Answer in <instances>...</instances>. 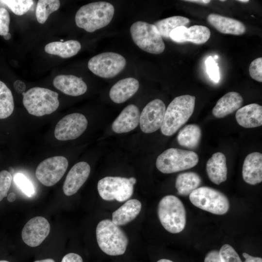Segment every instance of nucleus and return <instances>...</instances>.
<instances>
[{"label": "nucleus", "mask_w": 262, "mask_h": 262, "mask_svg": "<svg viewBox=\"0 0 262 262\" xmlns=\"http://www.w3.org/2000/svg\"><path fill=\"white\" fill-rule=\"evenodd\" d=\"M0 262H9V261L5 260H0Z\"/></svg>", "instance_id": "obj_49"}, {"label": "nucleus", "mask_w": 262, "mask_h": 262, "mask_svg": "<svg viewBox=\"0 0 262 262\" xmlns=\"http://www.w3.org/2000/svg\"><path fill=\"white\" fill-rule=\"evenodd\" d=\"M14 180L16 185L28 196H32L34 189L32 182L22 174H16Z\"/></svg>", "instance_id": "obj_34"}, {"label": "nucleus", "mask_w": 262, "mask_h": 262, "mask_svg": "<svg viewBox=\"0 0 262 262\" xmlns=\"http://www.w3.org/2000/svg\"><path fill=\"white\" fill-rule=\"evenodd\" d=\"M157 262H174L170 260L163 259L158 260Z\"/></svg>", "instance_id": "obj_47"}, {"label": "nucleus", "mask_w": 262, "mask_h": 262, "mask_svg": "<svg viewBox=\"0 0 262 262\" xmlns=\"http://www.w3.org/2000/svg\"><path fill=\"white\" fill-rule=\"evenodd\" d=\"M81 49V45L79 41L70 40L64 42H50L46 45L45 51L49 54L58 55L62 58H68L77 54Z\"/></svg>", "instance_id": "obj_26"}, {"label": "nucleus", "mask_w": 262, "mask_h": 262, "mask_svg": "<svg viewBox=\"0 0 262 262\" xmlns=\"http://www.w3.org/2000/svg\"><path fill=\"white\" fill-rule=\"evenodd\" d=\"M12 180V176L8 171L5 170L0 171V201L7 196Z\"/></svg>", "instance_id": "obj_35"}, {"label": "nucleus", "mask_w": 262, "mask_h": 262, "mask_svg": "<svg viewBox=\"0 0 262 262\" xmlns=\"http://www.w3.org/2000/svg\"><path fill=\"white\" fill-rule=\"evenodd\" d=\"M139 83L133 78H126L116 82L111 88L109 96L115 103L125 102L138 91Z\"/></svg>", "instance_id": "obj_21"}, {"label": "nucleus", "mask_w": 262, "mask_h": 262, "mask_svg": "<svg viewBox=\"0 0 262 262\" xmlns=\"http://www.w3.org/2000/svg\"><path fill=\"white\" fill-rule=\"evenodd\" d=\"M207 19L210 24L222 33L241 35L246 31L245 25L241 21L230 17L210 14Z\"/></svg>", "instance_id": "obj_20"}, {"label": "nucleus", "mask_w": 262, "mask_h": 262, "mask_svg": "<svg viewBox=\"0 0 262 262\" xmlns=\"http://www.w3.org/2000/svg\"><path fill=\"white\" fill-rule=\"evenodd\" d=\"M244 181L251 185H255L262 181V154L254 152L246 157L242 169Z\"/></svg>", "instance_id": "obj_19"}, {"label": "nucleus", "mask_w": 262, "mask_h": 262, "mask_svg": "<svg viewBox=\"0 0 262 262\" xmlns=\"http://www.w3.org/2000/svg\"><path fill=\"white\" fill-rule=\"evenodd\" d=\"M22 94L25 108L30 114L34 116L50 114L59 106L58 94L48 88L35 87Z\"/></svg>", "instance_id": "obj_5"}, {"label": "nucleus", "mask_w": 262, "mask_h": 262, "mask_svg": "<svg viewBox=\"0 0 262 262\" xmlns=\"http://www.w3.org/2000/svg\"><path fill=\"white\" fill-rule=\"evenodd\" d=\"M237 1L242 3H247L249 1V0H239Z\"/></svg>", "instance_id": "obj_48"}, {"label": "nucleus", "mask_w": 262, "mask_h": 262, "mask_svg": "<svg viewBox=\"0 0 262 262\" xmlns=\"http://www.w3.org/2000/svg\"><path fill=\"white\" fill-rule=\"evenodd\" d=\"M140 113L134 104L127 106L115 118L112 125L113 131L117 133L132 131L139 124Z\"/></svg>", "instance_id": "obj_17"}, {"label": "nucleus", "mask_w": 262, "mask_h": 262, "mask_svg": "<svg viewBox=\"0 0 262 262\" xmlns=\"http://www.w3.org/2000/svg\"><path fill=\"white\" fill-rule=\"evenodd\" d=\"M206 71L210 79L217 83L220 80L219 67L213 58L209 56L205 61Z\"/></svg>", "instance_id": "obj_36"}, {"label": "nucleus", "mask_w": 262, "mask_h": 262, "mask_svg": "<svg viewBox=\"0 0 262 262\" xmlns=\"http://www.w3.org/2000/svg\"><path fill=\"white\" fill-rule=\"evenodd\" d=\"M3 36L5 40H8L11 38V34L9 33H8L6 34L3 35Z\"/></svg>", "instance_id": "obj_46"}, {"label": "nucleus", "mask_w": 262, "mask_h": 262, "mask_svg": "<svg viewBox=\"0 0 262 262\" xmlns=\"http://www.w3.org/2000/svg\"><path fill=\"white\" fill-rule=\"evenodd\" d=\"M218 58V56H217V55H215V56H214V58L215 59H217Z\"/></svg>", "instance_id": "obj_50"}, {"label": "nucleus", "mask_w": 262, "mask_h": 262, "mask_svg": "<svg viewBox=\"0 0 262 262\" xmlns=\"http://www.w3.org/2000/svg\"><path fill=\"white\" fill-rule=\"evenodd\" d=\"M0 2L7 5L15 14L18 16L26 13L33 4L32 0H2Z\"/></svg>", "instance_id": "obj_32"}, {"label": "nucleus", "mask_w": 262, "mask_h": 262, "mask_svg": "<svg viewBox=\"0 0 262 262\" xmlns=\"http://www.w3.org/2000/svg\"><path fill=\"white\" fill-rule=\"evenodd\" d=\"M190 19L186 17L176 16L157 21L154 23L162 37L169 38L170 32L175 28L185 26L190 22Z\"/></svg>", "instance_id": "obj_29"}, {"label": "nucleus", "mask_w": 262, "mask_h": 262, "mask_svg": "<svg viewBox=\"0 0 262 262\" xmlns=\"http://www.w3.org/2000/svg\"><path fill=\"white\" fill-rule=\"evenodd\" d=\"M16 199V195L14 193H10L8 196L7 199L10 202H13Z\"/></svg>", "instance_id": "obj_44"}, {"label": "nucleus", "mask_w": 262, "mask_h": 262, "mask_svg": "<svg viewBox=\"0 0 262 262\" xmlns=\"http://www.w3.org/2000/svg\"><path fill=\"white\" fill-rule=\"evenodd\" d=\"M221 1H225V0H220Z\"/></svg>", "instance_id": "obj_51"}, {"label": "nucleus", "mask_w": 262, "mask_h": 262, "mask_svg": "<svg viewBox=\"0 0 262 262\" xmlns=\"http://www.w3.org/2000/svg\"><path fill=\"white\" fill-rule=\"evenodd\" d=\"M88 121L80 113L66 115L57 123L54 130L55 137L60 141L73 140L81 136L85 131Z\"/></svg>", "instance_id": "obj_12"}, {"label": "nucleus", "mask_w": 262, "mask_h": 262, "mask_svg": "<svg viewBox=\"0 0 262 262\" xmlns=\"http://www.w3.org/2000/svg\"><path fill=\"white\" fill-rule=\"evenodd\" d=\"M54 86L62 93L71 96H79L84 94L87 89L82 78L72 75H59L53 81Z\"/></svg>", "instance_id": "obj_18"}, {"label": "nucleus", "mask_w": 262, "mask_h": 262, "mask_svg": "<svg viewBox=\"0 0 262 262\" xmlns=\"http://www.w3.org/2000/svg\"><path fill=\"white\" fill-rule=\"evenodd\" d=\"M10 21L8 11L4 8H0V35L3 36L9 33Z\"/></svg>", "instance_id": "obj_38"}, {"label": "nucleus", "mask_w": 262, "mask_h": 262, "mask_svg": "<svg viewBox=\"0 0 262 262\" xmlns=\"http://www.w3.org/2000/svg\"><path fill=\"white\" fill-rule=\"evenodd\" d=\"M136 180L120 177H106L98 183V191L100 197L104 200H116L123 202L128 200L133 193V186Z\"/></svg>", "instance_id": "obj_9"}, {"label": "nucleus", "mask_w": 262, "mask_h": 262, "mask_svg": "<svg viewBox=\"0 0 262 262\" xmlns=\"http://www.w3.org/2000/svg\"><path fill=\"white\" fill-rule=\"evenodd\" d=\"M90 166L85 162H80L74 164L68 172L63 186L64 193L70 196L76 193L87 180Z\"/></svg>", "instance_id": "obj_16"}, {"label": "nucleus", "mask_w": 262, "mask_h": 262, "mask_svg": "<svg viewBox=\"0 0 262 262\" xmlns=\"http://www.w3.org/2000/svg\"><path fill=\"white\" fill-rule=\"evenodd\" d=\"M68 165L66 158L61 156L50 157L37 166L35 176L44 185L51 186L57 183L66 172Z\"/></svg>", "instance_id": "obj_11"}, {"label": "nucleus", "mask_w": 262, "mask_h": 262, "mask_svg": "<svg viewBox=\"0 0 262 262\" xmlns=\"http://www.w3.org/2000/svg\"><path fill=\"white\" fill-rule=\"evenodd\" d=\"M14 109L12 92L6 85L0 81V119L7 118Z\"/></svg>", "instance_id": "obj_30"}, {"label": "nucleus", "mask_w": 262, "mask_h": 262, "mask_svg": "<svg viewBox=\"0 0 262 262\" xmlns=\"http://www.w3.org/2000/svg\"><path fill=\"white\" fill-rule=\"evenodd\" d=\"M50 225L44 217L31 218L24 226L21 236L23 242L31 247L40 245L49 235Z\"/></svg>", "instance_id": "obj_14"}, {"label": "nucleus", "mask_w": 262, "mask_h": 262, "mask_svg": "<svg viewBox=\"0 0 262 262\" xmlns=\"http://www.w3.org/2000/svg\"><path fill=\"white\" fill-rule=\"evenodd\" d=\"M206 171L213 183L218 185L226 181L228 169L225 155L220 152L213 154L207 162Z\"/></svg>", "instance_id": "obj_24"}, {"label": "nucleus", "mask_w": 262, "mask_h": 262, "mask_svg": "<svg viewBox=\"0 0 262 262\" xmlns=\"http://www.w3.org/2000/svg\"><path fill=\"white\" fill-rule=\"evenodd\" d=\"M184 1L201 4H207L211 2V0H186Z\"/></svg>", "instance_id": "obj_43"}, {"label": "nucleus", "mask_w": 262, "mask_h": 262, "mask_svg": "<svg viewBox=\"0 0 262 262\" xmlns=\"http://www.w3.org/2000/svg\"><path fill=\"white\" fill-rule=\"evenodd\" d=\"M249 73L251 77L259 82H262V58L254 60L249 67Z\"/></svg>", "instance_id": "obj_37"}, {"label": "nucleus", "mask_w": 262, "mask_h": 262, "mask_svg": "<svg viewBox=\"0 0 262 262\" xmlns=\"http://www.w3.org/2000/svg\"><path fill=\"white\" fill-rule=\"evenodd\" d=\"M211 36L208 28L202 25H194L189 28L186 26L177 27L172 30L169 38L177 43L191 42L196 44L206 42Z\"/></svg>", "instance_id": "obj_15"}, {"label": "nucleus", "mask_w": 262, "mask_h": 262, "mask_svg": "<svg viewBox=\"0 0 262 262\" xmlns=\"http://www.w3.org/2000/svg\"><path fill=\"white\" fill-rule=\"evenodd\" d=\"M166 110L164 102L155 99L148 103L140 115L139 124L141 131L150 133L161 128Z\"/></svg>", "instance_id": "obj_13"}, {"label": "nucleus", "mask_w": 262, "mask_h": 262, "mask_svg": "<svg viewBox=\"0 0 262 262\" xmlns=\"http://www.w3.org/2000/svg\"><path fill=\"white\" fill-rule=\"evenodd\" d=\"M14 87L17 92L22 93L26 88V85L21 81L16 80L14 83Z\"/></svg>", "instance_id": "obj_41"}, {"label": "nucleus", "mask_w": 262, "mask_h": 262, "mask_svg": "<svg viewBox=\"0 0 262 262\" xmlns=\"http://www.w3.org/2000/svg\"><path fill=\"white\" fill-rule=\"evenodd\" d=\"M243 256L246 259L245 262H262L260 257L252 256L245 252L243 253Z\"/></svg>", "instance_id": "obj_42"}, {"label": "nucleus", "mask_w": 262, "mask_h": 262, "mask_svg": "<svg viewBox=\"0 0 262 262\" xmlns=\"http://www.w3.org/2000/svg\"><path fill=\"white\" fill-rule=\"evenodd\" d=\"M243 103L241 95L236 92H229L217 102L212 113L215 117L223 118L238 110Z\"/></svg>", "instance_id": "obj_23"}, {"label": "nucleus", "mask_w": 262, "mask_h": 262, "mask_svg": "<svg viewBox=\"0 0 262 262\" xmlns=\"http://www.w3.org/2000/svg\"><path fill=\"white\" fill-rule=\"evenodd\" d=\"M34 262H55L54 260L52 259H46L42 260L35 261Z\"/></svg>", "instance_id": "obj_45"}, {"label": "nucleus", "mask_w": 262, "mask_h": 262, "mask_svg": "<svg viewBox=\"0 0 262 262\" xmlns=\"http://www.w3.org/2000/svg\"><path fill=\"white\" fill-rule=\"evenodd\" d=\"M158 215L163 227L168 232L178 233L183 230L186 213L181 201L173 195H167L160 201Z\"/></svg>", "instance_id": "obj_4"}, {"label": "nucleus", "mask_w": 262, "mask_h": 262, "mask_svg": "<svg viewBox=\"0 0 262 262\" xmlns=\"http://www.w3.org/2000/svg\"><path fill=\"white\" fill-rule=\"evenodd\" d=\"M189 199L196 207L215 214H224L229 208V200L226 195L207 186L195 189L189 195Z\"/></svg>", "instance_id": "obj_8"}, {"label": "nucleus", "mask_w": 262, "mask_h": 262, "mask_svg": "<svg viewBox=\"0 0 262 262\" xmlns=\"http://www.w3.org/2000/svg\"><path fill=\"white\" fill-rule=\"evenodd\" d=\"M130 33L134 43L143 50L155 54L164 51V43L154 24L136 21L131 25Z\"/></svg>", "instance_id": "obj_7"}, {"label": "nucleus", "mask_w": 262, "mask_h": 262, "mask_svg": "<svg viewBox=\"0 0 262 262\" xmlns=\"http://www.w3.org/2000/svg\"><path fill=\"white\" fill-rule=\"evenodd\" d=\"M115 13L114 6L106 1H98L82 6L75 15L77 26L92 33L108 25Z\"/></svg>", "instance_id": "obj_1"}, {"label": "nucleus", "mask_w": 262, "mask_h": 262, "mask_svg": "<svg viewBox=\"0 0 262 262\" xmlns=\"http://www.w3.org/2000/svg\"><path fill=\"white\" fill-rule=\"evenodd\" d=\"M61 262H83L82 258L74 253H69L63 258Z\"/></svg>", "instance_id": "obj_40"}, {"label": "nucleus", "mask_w": 262, "mask_h": 262, "mask_svg": "<svg viewBox=\"0 0 262 262\" xmlns=\"http://www.w3.org/2000/svg\"><path fill=\"white\" fill-rule=\"evenodd\" d=\"M141 208V203L138 200H128L113 213L112 221L118 226L126 225L136 217Z\"/></svg>", "instance_id": "obj_25"}, {"label": "nucleus", "mask_w": 262, "mask_h": 262, "mask_svg": "<svg viewBox=\"0 0 262 262\" xmlns=\"http://www.w3.org/2000/svg\"><path fill=\"white\" fill-rule=\"evenodd\" d=\"M126 60L121 55L113 52L100 53L88 62L89 69L95 75L103 78H112L121 72Z\"/></svg>", "instance_id": "obj_10"}, {"label": "nucleus", "mask_w": 262, "mask_h": 262, "mask_svg": "<svg viewBox=\"0 0 262 262\" xmlns=\"http://www.w3.org/2000/svg\"><path fill=\"white\" fill-rule=\"evenodd\" d=\"M196 98L184 95L174 98L165 110L162 125V133L171 136L184 125L193 113Z\"/></svg>", "instance_id": "obj_2"}, {"label": "nucleus", "mask_w": 262, "mask_h": 262, "mask_svg": "<svg viewBox=\"0 0 262 262\" xmlns=\"http://www.w3.org/2000/svg\"><path fill=\"white\" fill-rule=\"evenodd\" d=\"M219 253L221 262H242L235 250L229 244L224 245Z\"/></svg>", "instance_id": "obj_33"}, {"label": "nucleus", "mask_w": 262, "mask_h": 262, "mask_svg": "<svg viewBox=\"0 0 262 262\" xmlns=\"http://www.w3.org/2000/svg\"><path fill=\"white\" fill-rule=\"evenodd\" d=\"M60 6L58 0H39L37 3L35 16L37 21L44 23L49 15L57 11Z\"/></svg>", "instance_id": "obj_31"}, {"label": "nucleus", "mask_w": 262, "mask_h": 262, "mask_svg": "<svg viewBox=\"0 0 262 262\" xmlns=\"http://www.w3.org/2000/svg\"><path fill=\"white\" fill-rule=\"evenodd\" d=\"M96 231L98 245L103 252L110 256L121 255L125 253L128 238L124 231L111 220L100 221Z\"/></svg>", "instance_id": "obj_3"}, {"label": "nucleus", "mask_w": 262, "mask_h": 262, "mask_svg": "<svg viewBox=\"0 0 262 262\" xmlns=\"http://www.w3.org/2000/svg\"><path fill=\"white\" fill-rule=\"evenodd\" d=\"M204 262H221L219 251L213 250L209 251L205 256Z\"/></svg>", "instance_id": "obj_39"}, {"label": "nucleus", "mask_w": 262, "mask_h": 262, "mask_svg": "<svg viewBox=\"0 0 262 262\" xmlns=\"http://www.w3.org/2000/svg\"><path fill=\"white\" fill-rule=\"evenodd\" d=\"M237 123L246 128L259 127L262 125V106L251 103L239 108L236 113Z\"/></svg>", "instance_id": "obj_22"}, {"label": "nucleus", "mask_w": 262, "mask_h": 262, "mask_svg": "<svg viewBox=\"0 0 262 262\" xmlns=\"http://www.w3.org/2000/svg\"><path fill=\"white\" fill-rule=\"evenodd\" d=\"M201 138V130L196 124L186 125L178 133L177 140L182 147L189 148H196Z\"/></svg>", "instance_id": "obj_28"}, {"label": "nucleus", "mask_w": 262, "mask_h": 262, "mask_svg": "<svg viewBox=\"0 0 262 262\" xmlns=\"http://www.w3.org/2000/svg\"><path fill=\"white\" fill-rule=\"evenodd\" d=\"M201 183V179L198 174L194 172H187L178 175L175 187L179 195L186 196L198 188Z\"/></svg>", "instance_id": "obj_27"}, {"label": "nucleus", "mask_w": 262, "mask_h": 262, "mask_svg": "<svg viewBox=\"0 0 262 262\" xmlns=\"http://www.w3.org/2000/svg\"><path fill=\"white\" fill-rule=\"evenodd\" d=\"M198 160L197 154L193 151L170 148L158 156L156 165L162 173L170 174L191 168Z\"/></svg>", "instance_id": "obj_6"}]
</instances>
